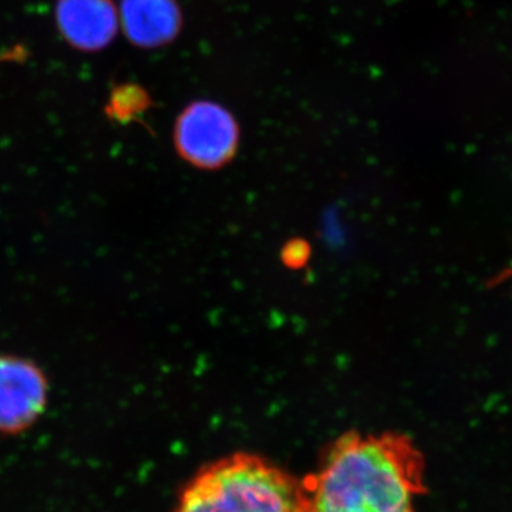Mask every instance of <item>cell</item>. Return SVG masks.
Segmentation results:
<instances>
[{
    "instance_id": "1",
    "label": "cell",
    "mask_w": 512,
    "mask_h": 512,
    "mask_svg": "<svg viewBox=\"0 0 512 512\" xmlns=\"http://www.w3.org/2000/svg\"><path fill=\"white\" fill-rule=\"evenodd\" d=\"M301 480L308 512H416L427 493L424 456L402 433L343 434Z\"/></svg>"
},
{
    "instance_id": "2",
    "label": "cell",
    "mask_w": 512,
    "mask_h": 512,
    "mask_svg": "<svg viewBox=\"0 0 512 512\" xmlns=\"http://www.w3.org/2000/svg\"><path fill=\"white\" fill-rule=\"evenodd\" d=\"M173 512H308V501L301 478L239 451L198 470Z\"/></svg>"
},
{
    "instance_id": "3",
    "label": "cell",
    "mask_w": 512,
    "mask_h": 512,
    "mask_svg": "<svg viewBox=\"0 0 512 512\" xmlns=\"http://www.w3.org/2000/svg\"><path fill=\"white\" fill-rule=\"evenodd\" d=\"M238 141L237 121L224 107L211 101L190 104L175 123L178 154L201 170H217L231 161Z\"/></svg>"
},
{
    "instance_id": "4",
    "label": "cell",
    "mask_w": 512,
    "mask_h": 512,
    "mask_svg": "<svg viewBox=\"0 0 512 512\" xmlns=\"http://www.w3.org/2000/svg\"><path fill=\"white\" fill-rule=\"evenodd\" d=\"M49 384L43 370L25 357L0 356V433L29 429L47 406Z\"/></svg>"
},
{
    "instance_id": "5",
    "label": "cell",
    "mask_w": 512,
    "mask_h": 512,
    "mask_svg": "<svg viewBox=\"0 0 512 512\" xmlns=\"http://www.w3.org/2000/svg\"><path fill=\"white\" fill-rule=\"evenodd\" d=\"M56 23L74 49L99 52L119 32V9L113 0H57Z\"/></svg>"
},
{
    "instance_id": "6",
    "label": "cell",
    "mask_w": 512,
    "mask_h": 512,
    "mask_svg": "<svg viewBox=\"0 0 512 512\" xmlns=\"http://www.w3.org/2000/svg\"><path fill=\"white\" fill-rule=\"evenodd\" d=\"M119 16L127 39L144 49L168 45L183 26L175 0H123Z\"/></svg>"
},
{
    "instance_id": "7",
    "label": "cell",
    "mask_w": 512,
    "mask_h": 512,
    "mask_svg": "<svg viewBox=\"0 0 512 512\" xmlns=\"http://www.w3.org/2000/svg\"><path fill=\"white\" fill-rule=\"evenodd\" d=\"M308 245L302 241H295L292 244H289L288 247L285 248L284 252V261L288 265L295 266V268H299L308 258Z\"/></svg>"
}]
</instances>
